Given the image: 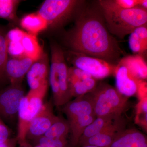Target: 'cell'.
Here are the masks:
<instances>
[{"instance_id":"cell-10","label":"cell","mask_w":147,"mask_h":147,"mask_svg":"<svg viewBox=\"0 0 147 147\" xmlns=\"http://www.w3.org/2000/svg\"><path fill=\"white\" fill-rule=\"evenodd\" d=\"M48 58L46 54L43 53L41 57L32 64L27 72V82L30 90L38 89L48 84Z\"/></svg>"},{"instance_id":"cell-15","label":"cell","mask_w":147,"mask_h":147,"mask_svg":"<svg viewBox=\"0 0 147 147\" xmlns=\"http://www.w3.org/2000/svg\"><path fill=\"white\" fill-rule=\"evenodd\" d=\"M110 147H147V137L137 129H125Z\"/></svg>"},{"instance_id":"cell-11","label":"cell","mask_w":147,"mask_h":147,"mask_svg":"<svg viewBox=\"0 0 147 147\" xmlns=\"http://www.w3.org/2000/svg\"><path fill=\"white\" fill-rule=\"evenodd\" d=\"M34 62L26 57L8 58L5 71L7 77L10 81L11 84H21L24 76Z\"/></svg>"},{"instance_id":"cell-17","label":"cell","mask_w":147,"mask_h":147,"mask_svg":"<svg viewBox=\"0 0 147 147\" xmlns=\"http://www.w3.org/2000/svg\"><path fill=\"white\" fill-rule=\"evenodd\" d=\"M96 118L94 115H87L76 118L68 122L69 132L71 133L70 147L78 146L79 140L84 130Z\"/></svg>"},{"instance_id":"cell-27","label":"cell","mask_w":147,"mask_h":147,"mask_svg":"<svg viewBox=\"0 0 147 147\" xmlns=\"http://www.w3.org/2000/svg\"><path fill=\"white\" fill-rule=\"evenodd\" d=\"M10 131L4 122L0 119V144L10 139Z\"/></svg>"},{"instance_id":"cell-34","label":"cell","mask_w":147,"mask_h":147,"mask_svg":"<svg viewBox=\"0 0 147 147\" xmlns=\"http://www.w3.org/2000/svg\"><path fill=\"white\" fill-rule=\"evenodd\" d=\"M35 147H40V146H38V145H37Z\"/></svg>"},{"instance_id":"cell-13","label":"cell","mask_w":147,"mask_h":147,"mask_svg":"<svg viewBox=\"0 0 147 147\" xmlns=\"http://www.w3.org/2000/svg\"><path fill=\"white\" fill-rule=\"evenodd\" d=\"M63 106V111L67 117V122L81 116L95 115L92 102L88 93L76 97Z\"/></svg>"},{"instance_id":"cell-21","label":"cell","mask_w":147,"mask_h":147,"mask_svg":"<svg viewBox=\"0 0 147 147\" xmlns=\"http://www.w3.org/2000/svg\"><path fill=\"white\" fill-rule=\"evenodd\" d=\"M116 119L96 117L92 123L87 127L84 130L79 140L78 146L87 139L100 133L111 124Z\"/></svg>"},{"instance_id":"cell-16","label":"cell","mask_w":147,"mask_h":147,"mask_svg":"<svg viewBox=\"0 0 147 147\" xmlns=\"http://www.w3.org/2000/svg\"><path fill=\"white\" fill-rule=\"evenodd\" d=\"M118 65L126 67L129 74L134 79L139 80L147 78V64L144 58L140 55L129 56L122 58Z\"/></svg>"},{"instance_id":"cell-23","label":"cell","mask_w":147,"mask_h":147,"mask_svg":"<svg viewBox=\"0 0 147 147\" xmlns=\"http://www.w3.org/2000/svg\"><path fill=\"white\" fill-rule=\"evenodd\" d=\"M8 55L6 36L0 30V82L7 77L5 68Z\"/></svg>"},{"instance_id":"cell-20","label":"cell","mask_w":147,"mask_h":147,"mask_svg":"<svg viewBox=\"0 0 147 147\" xmlns=\"http://www.w3.org/2000/svg\"><path fill=\"white\" fill-rule=\"evenodd\" d=\"M21 43L25 56L34 61L39 59L43 55L36 36L25 32L22 38Z\"/></svg>"},{"instance_id":"cell-33","label":"cell","mask_w":147,"mask_h":147,"mask_svg":"<svg viewBox=\"0 0 147 147\" xmlns=\"http://www.w3.org/2000/svg\"><path fill=\"white\" fill-rule=\"evenodd\" d=\"M22 147H29V146H28H28H21Z\"/></svg>"},{"instance_id":"cell-29","label":"cell","mask_w":147,"mask_h":147,"mask_svg":"<svg viewBox=\"0 0 147 147\" xmlns=\"http://www.w3.org/2000/svg\"><path fill=\"white\" fill-rule=\"evenodd\" d=\"M17 142L16 138L10 139L4 143L0 144V147H15Z\"/></svg>"},{"instance_id":"cell-22","label":"cell","mask_w":147,"mask_h":147,"mask_svg":"<svg viewBox=\"0 0 147 147\" xmlns=\"http://www.w3.org/2000/svg\"><path fill=\"white\" fill-rule=\"evenodd\" d=\"M69 132L68 122L59 117L58 120L53 124L44 135L50 139H55L67 138Z\"/></svg>"},{"instance_id":"cell-19","label":"cell","mask_w":147,"mask_h":147,"mask_svg":"<svg viewBox=\"0 0 147 147\" xmlns=\"http://www.w3.org/2000/svg\"><path fill=\"white\" fill-rule=\"evenodd\" d=\"M129 45L131 51L134 53L142 54L146 51L147 25L138 27L130 34Z\"/></svg>"},{"instance_id":"cell-24","label":"cell","mask_w":147,"mask_h":147,"mask_svg":"<svg viewBox=\"0 0 147 147\" xmlns=\"http://www.w3.org/2000/svg\"><path fill=\"white\" fill-rule=\"evenodd\" d=\"M18 3L15 0H0V18H13Z\"/></svg>"},{"instance_id":"cell-3","label":"cell","mask_w":147,"mask_h":147,"mask_svg":"<svg viewBox=\"0 0 147 147\" xmlns=\"http://www.w3.org/2000/svg\"><path fill=\"white\" fill-rule=\"evenodd\" d=\"M51 65L49 82L53 92V103L57 107L63 106L71 98L68 82V68L64 52L59 45L51 46Z\"/></svg>"},{"instance_id":"cell-5","label":"cell","mask_w":147,"mask_h":147,"mask_svg":"<svg viewBox=\"0 0 147 147\" xmlns=\"http://www.w3.org/2000/svg\"><path fill=\"white\" fill-rule=\"evenodd\" d=\"M84 2L77 0H46L38 12L47 21L48 27L57 28L69 20Z\"/></svg>"},{"instance_id":"cell-31","label":"cell","mask_w":147,"mask_h":147,"mask_svg":"<svg viewBox=\"0 0 147 147\" xmlns=\"http://www.w3.org/2000/svg\"><path fill=\"white\" fill-rule=\"evenodd\" d=\"M147 100H144L143 101L141 107H142V110L143 112H144L145 114H147Z\"/></svg>"},{"instance_id":"cell-25","label":"cell","mask_w":147,"mask_h":147,"mask_svg":"<svg viewBox=\"0 0 147 147\" xmlns=\"http://www.w3.org/2000/svg\"><path fill=\"white\" fill-rule=\"evenodd\" d=\"M91 77L92 76L89 73L75 67L68 68L69 84L83 81Z\"/></svg>"},{"instance_id":"cell-18","label":"cell","mask_w":147,"mask_h":147,"mask_svg":"<svg viewBox=\"0 0 147 147\" xmlns=\"http://www.w3.org/2000/svg\"><path fill=\"white\" fill-rule=\"evenodd\" d=\"M20 24L28 33L35 36L48 27L47 21L38 12L24 16L21 19Z\"/></svg>"},{"instance_id":"cell-7","label":"cell","mask_w":147,"mask_h":147,"mask_svg":"<svg viewBox=\"0 0 147 147\" xmlns=\"http://www.w3.org/2000/svg\"><path fill=\"white\" fill-rule=\"evenodd\" d=\"M25 96L21 84H11L0 91V119L9 122L18 117L20 103Z\"/></svg>"},{"instance_id":"cell-9","label":"cell","mask_w":147,"mask_h":147,"mask_svg":"<svg viewBox=\"0 0 147 147\" xmlns=\"http://www.w3.org/2000/svg\"><path fill=\"white\" fill-rule=\"evenodd\" d=\"M125 122L121 117L115 120L100 133L84 141L79 146L90 145L97 147H110L114 140L125 128Z\"/></svg>"},{"instance_id":"cell-30","label":"cell","mask_w":147,"mask_h":147,"mask_svg":"<svg viewBox=\"0 0 147 147\" xmlns=\"http://www.w3.org/2000/svg\"><path fill=\"white\" fill-rule=\"evenodd\" d=\"M139 6L142 8L147 9V0H139Z\"/></svg>"},{"instance_id":"cell-14","label":"cell","mask_w":147,"mask_h":147,"mask_svg":"<svg viewBox=\"0 0 147 147\" xmlns=\"http://www.w3.org/2000/svg\"><path fill=\"white\" fill-rule=\"evenodd\" d=\"M115 75L116 88L120 93L129 97L137 92V82L139 80L131 77L126 67L117 65Z\"/></svg>"},{"instance_id":"cell-12","label":"cell","mask_w":147,"mask_h":147,"mask_svg":"<svg viewBox=\"0 0 147 147\" xmlns=\"http://www.w3.org/2000/svg\"><path fill=\"white\" fill-rule=\"evenodd\" d=\"M36 113L30 106L24 96L22 98L18 114V128L16 139L21 146H28L27 134L30 123Z\"/></svg>"},{"instance_id":"cell-1","label":"cell","mask_w":147,"mask_h":147,"mask_svg":"<svg viewBox=\"0 0 147 147\" xmlns=\"http://www.w3.org/2000/svg\"><path fill=\"white\" fill-rule=\"evenodd\" d=\"M66 42L71 51L113 65L118 64L123 54L118 42L108 31L101 11L93 8L82 11L67 35Z\"/></svg>"},{"instance_id":"cell-28","label":"cell","mask_w":147,"mask_h":147,"mask_svg":"<svg viewBox=\"0 0 147 147\" xmlns=\"http://www.w3.org/2000/svg\"><path fill=\"white\" fill-rule=\"evenodd\" d=\"M38 146L41 147H55L54 140L42 135L35 139Z\"/></svg>"},{"instance_id":"cell-2","label":"cell","mask_w":147,"mask_h":147,"mask_svg":"<svg viewBox=\"0 0 147 147\" xmlns=\"http://www.w3.org/2000/svg\"><path fill=\"white\" fill-rule=\"evenodd\" d=\"M98 3L108 31L120 39H123L138 27L147 25L146 9L139 6L130 9L115 8L105 0Z\"/></svg>"},{"instance_id":"cell-6","label":"cell","mask_w":147,"mask_h":147,"mask_svg":"<svg viewBox=\"0 0 147 147\" xmlns=\"http://www.w3.org/2000/svg\"><path fill=\"white\" fill-rule=\"evenodd\" d=\"M66 60L74 67L89 73L96 79H102L115 74L117 65L112 64L106 61L77 53L70 51L64 53Z\"/></svg>"},{"instance_id":"cell-8","label":"cell","mask_w":147,"mask_h":147,"mask_svg":"<svg viewBox=\"0 0 147 147\" xmlns=\"http://www.w3.org/2000/svg\"><path fill=\"white\" fill-rule=\"evenodd\" d=\"M59 117L53 112L51 102L44 103L41 110L32 120L27 134L26 139H36L44 135Z\"/></svg>"},{"instance_id":"cell-32","label":"cell","mask_w":147,"mask_h":147,"mask_svg":"<svg viewBox=\"0 0 147 147\" xmlns=\"http://www.w3.org/2000/svg\"><path fill=\"white\" fill-rule=\"evenodd\" d=\"M81 147H97L96 146H90V145H87V146H82Z\"/></svg>"},{"instance_id":"cell-4","label":"cell","mask_w":147,"mask_h":147,"mask_svg":"<svg viewBox=\"0 0 147 147\" xmlns=\"http://www.w3.org/2000/svg\"><path fill=\"white\" fill-rule=\"evenodd\" d=\"M88 94L96 117L116 119L121 117L126 109L128 97L123 95L116 88L106 83H100Z\"/></svg>"},{"instance_id":"cell-26","label":"cell","mask_w":147,"mask_h":147,"mask_svg":"<svg viewBox=\"0 0 147 147\" xmlns=\"http://www.w3.org/2000/svg\"><path fill=\"white\" fill-rule=\"evenodd\" d=\"M109 5L119 9H130L139 6V0H105Z\"/></svg>"}]
</instances>
